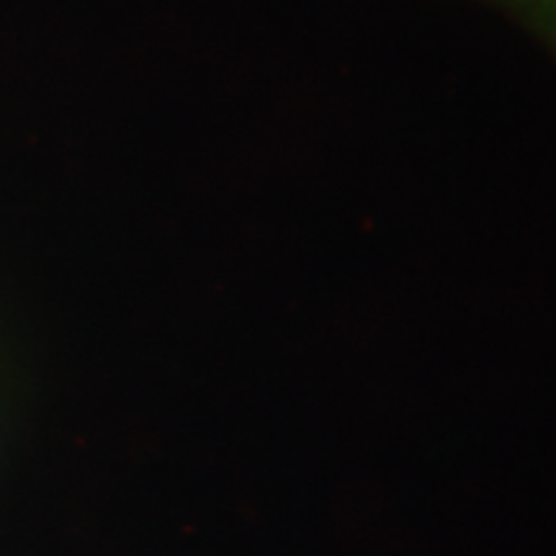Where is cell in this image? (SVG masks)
<instances>
[{"label":"cell","mask_w":556,"mask_h":556,"mask_svg":"<svg viewBox=\"0 0 556 556\" xmlns=\"http://www.w3.org/2000/svg\"><path fill=\"white\" fill-rule=\"evenodd\" d=\"M548 41H556V0H500Z\"/></svg>","instance_id":"cell-1"}]
</instances>
